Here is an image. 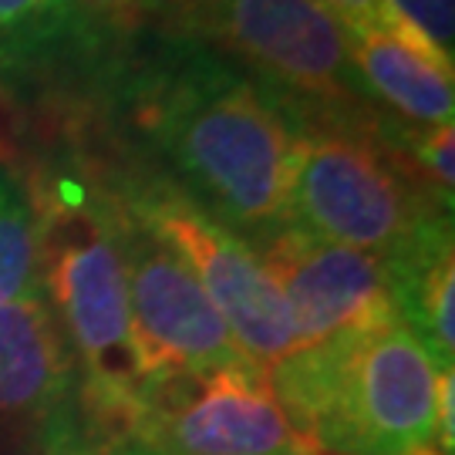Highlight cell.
<instances>
[{
	"label": "cell",
	"instance_id": "cell-8",
	"mask_svg": "<svg viewBox=\"0 0 455 455\" xmlns=\"http://www.w3.org/2000/svg\"><path fill=\"white\" fill-rule=\"evenodd\" d=\"M260 260L291 307L300 347L341 331L402 321L388 257L283 223L260 240Z\"/></svg>",
	"mask_w": 455,
	"mask_h": 455
},
{
	"label": "cell",
	"instance_id": "cell-14",
	"mask_svg": "<svg viewBox=\"0 0 455 455\" xmlns=\"http://www.w3.org/2000/svg\"><path fill=\"white\" fill-rule=\"evenodd\" d=\"M68 11L71 0H0V44L37 41L54 31Z\"/></svg>",
	"mask_w": 455,
	"mask_h": 455
},
{
	"label": "cell",
	"instance_id": "cell-16",
	"mask_svg": "<svg viewBox=\"0 0 455 455\" xmlns=\"http://www.w3.org/2000/svg\"><path fill=\"white\" fill-rule=\"evenodd\" d=\"M452 125H428L425 132H415L411 152L415 163L422 169L432 189L445 196V203H452Z\"/></svg>",
	"mask_w": 455,
	"mask_h": 455
},
{
	"label": "cell",
	"instance_id": "cell-10",
	"mask_svg": "<svg viewBox=\"0 0 455 455\" xmlns=\"http://www.w3.org/2000/svg\"><path fill=\"white\" fill-rule=\"evenodd\" d=\"M71 385L68 338L41 287L0 304V411L48 415Z\"/></svg>",
	"mask_w": 455,
	"mask_h": 455
},
{
	"label": "cell",
	"instance_id": "cell-9",
	"mask_svg": "<svg viewBox=\"0 0 455 455\" xmlns=\"http://www.w3.org/2000/svg\"><path fill=\"white\" fill-rule=\"evenodd\" d=\"M199 24L220 34L267 75L317 95H351L347 31L314 0H186Z\"/></svg>",
	"mask_w": 455,
	"mask_h": 455
},
{
	"label": "cell",
	"instance_id": "cell-1",
	"mask_svg": "<svg viewBox=\"0 0 455 455\" xmlns=\"http://www.w3.org/2000/svg\"><path fill=\"white\" fill-rule=\"evenodd\" d=\"M267 378L321 455H452V371L402 321L304 344Z\"/></svg>",
	"mask_w": 455,
	"mask_h": 455
},
{
	"label": "cell",
	"instance_id": "cell-11",
	"mask_svg": "<svg viewBox=\"0 0 455 455\" xmlns=\"http://www.w3.org/2000/svg\"><path fill=\"white\" fill-rule=\"evenodd\" d=\"M347 51L361 82L395 112L422 125H452V61L388 34H347Z\"/></svg>",
	"mask_w": 455,
	"mask_h": 455
},
{
	"label": "cell",
	"instance_id": "cell-15",
	"mask_svg": "<svg viewBox=\"0 0 455 455\" xmlns=\"http://www.w3.org/2000/svg\"><path fill=\"white\" fill-rule=\"evenodd\" d=\"M391 7L405 17L408 28L422 34L445 61H452L455 0H391Z\"/></svg>",
	"mask_w": 455,
	"mask_h": 455
},
{
	"label": "cell",
	"instance_id": "cell-5",
	"mask_svg": "<svg viewBox=\"0 0 455 455\" xmlns=\"http://www.w3.org/2000/svg\"><path fill=\"white\" fill-rule=\"evenodd\" d=\"M129 439L148 455H321L253 361L152 388L139 402Z\"/></svg>",
	"mask_w": 455,
	"mask_h": 455
},
{
	"label": "cell",
	"instance_id": "cell-17",
	"mask_svg": "<svg viewBox=\"0 0 455 455\" xmlns=\"http://www.w3.org/2000/svg\"><path fill=\"white\" fill-rule=\"evenodd\" d=\"M125 435H82L75 428L58 432L48 445V455H148L139 445H129Z\"/></svg>",
	"mask_w": 455,
	"mask_h": 455
},
{
	"label": "cell",
	"instance_id": "cell-13",
	"mask_svg": "<svg viewBox=\"0 0 455 455\" xmlns=\"http://www.w3.org/2000/svg\"><path fill=\"white\" fill-rule=\"evenodd\" d=\"M314 4H321L347 34H388V37H402L411 44L432 48L422 34L408 28L405 17L391 7V0H314Z\"/></svg>",
	"mask_w": 455,
	"mask_h": 455
},
{
	"label": "cell",
	"instance_id": "cell-12",
	"mask_svg": "<svg viewBox=\"0 0 455 455\" xmlns=\"http://www.w3.org/2000/svg\"><path fill=\"white\" fill-rule=\"evenodd\" d=\"M41 227L37 206L0 169V304L37 291Z\"/></svg>",
	"mask_w": 455,
	"mask_h": 455
},
{
	"label": "cell",
	"instance_id": "cell-3",
	"mask_svg": "<svg viewBox=\"0 0 455 455\" xmlns=\"http://www.w3.org/2000/svg\"><path fill=\"white\" fill-rule=\"evenodd\" d=\"M48 304L82 358L88 405L115 435L129 439L142 402V374L132 344L129 276L122 212L71 182H58L37 212Z\"/></svg>",
	"mask_w": 455,
	"mask_h": 455
},
{
	"label": "cell",
	"instance_id": "cell-6",
	"mask_svg": "<svg viewBox=\"0 0 455 455\" xmlns=\"http://www.w3.org/2000/svg\"><path fill=\"white\" fill-rule=\"evenodd\" d=\"M122 250L142 395L246 361L189 263L129 210L122 212Z\"/></svg>",
	"mask_w": 455,
	"mask_h": 455
},
{
	"label": "cell",
	"instance_id": "cell-7",
	"mask_svg": "<svg viewBox=\"0 0 455 455\" xmlns=\"http://www.w3.org/2000/svg\"><path fill=\"white\" fill-rule=\"evenodd\" d=\"M129 212L189 263L246 361L267 371L300 347L283 293L267 274L260 253L236 229L182 193H152L135 199Z\"/></svg>",
	"mask_w": 455,
	"mask_h": 455
},
{
	"label": "cell",
	"instance_id": "cell-2",
	"mask_svg": "<svg viewBox=\"0 0 455 455\" xmlns=\"http://www.w3.org/2000/svg\"><path fill=\"white\" fill-rule=\"evenodd\" d=\"M142 122L220 223L260 240L287 223L291 132L240 75L186 58L148 84Z\"/></svg>",
	"mask_w": 455,
	"mask_h": 455
},
{
	"label": "cell",
	"instance_id": "cell-4",
	"mask_svg": "<svg viewBox=\"0 0 455 455\" xmlns=\"http://www.w3.org/2000/svg\"><path fill=\"white\" fill-rule=\"evenodd\" d=\"M442 216V199L411 186L398 163L355 135H291L287 223L331 243L391 257Z\"/></svg>",
	"mask_w": 455,
	"mask_h": 455
}]
</instances>
